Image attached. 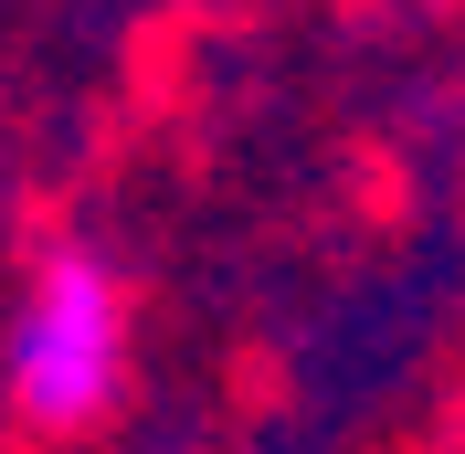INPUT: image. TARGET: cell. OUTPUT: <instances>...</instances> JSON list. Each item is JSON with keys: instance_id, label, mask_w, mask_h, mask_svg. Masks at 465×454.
Masks as SVG:
<instances>
[{"instance_id": "cell-1", "label": "cell", "mask_w": 465, "mask_h": 454, "mask_svg": "<svg viewBox=\"0 0 465 454\" xmlns=\"http://www.w3.org/2000/svg\"><path fill=\"white\" fill-rule=\"evenodd\" d=\"M116 391H127V275L95 243L32 254L22 307L0 328V401H11V423L64 444V433L106 423Z\"/></svg>"}]
</instances>
